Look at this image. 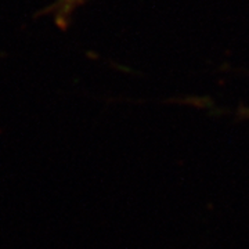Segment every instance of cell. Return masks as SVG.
<instances>
[{
	"instance_id": "6da1fadb",
	"label": "cell",
	"mask_w": 249,
	"mask_h": 249,
	"mask_svg": "<svg viewBox=\"0 0 249 249\" xmlns=\"http://www.w3.org/2000/svg\"><path fill=\"white\" fill-rule=\"evenodd\" d=\"M85 3V0H58L49 11L53 13V17L57 22V25L65 28L68 25V21L71 14Z\"/></svg>"
}]
</instances>
